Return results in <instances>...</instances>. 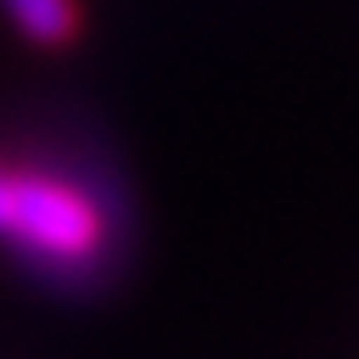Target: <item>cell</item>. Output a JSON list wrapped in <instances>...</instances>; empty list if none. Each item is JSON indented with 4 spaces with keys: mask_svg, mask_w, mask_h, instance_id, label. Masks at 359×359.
<instances>
[{
    "mask_svg": "<svg viewBox=\"0 0 359 359\" xmlns=\"http://www.w3.org/2000/svg\"><path fill=\"white\" fill-rule=\"evenodd\" d=\"M0 240L60 280L95 275L110 255V215L80 180L55 170H6Z\"/></svg>",
    "mask_w": 359,
    "mask_h": 359,
    "instance_id": "1",
    "label": "cell"
},
{
    "mask_svg": "<svg viewBox=\"0 0 359 359\" xmlns=\"http://www.w3.org/2000/svg\"><path fill=\"white\" fill-rule=\"evenodd\" d=\"M0 6L15 20V30L35 45H65L80 30L75 0H0Z\"/></svg>",
    "mask_w": 359,
    "mask_h": 359,
    "instance_id": "2",
    "label": "cell"
}]
</instances>
